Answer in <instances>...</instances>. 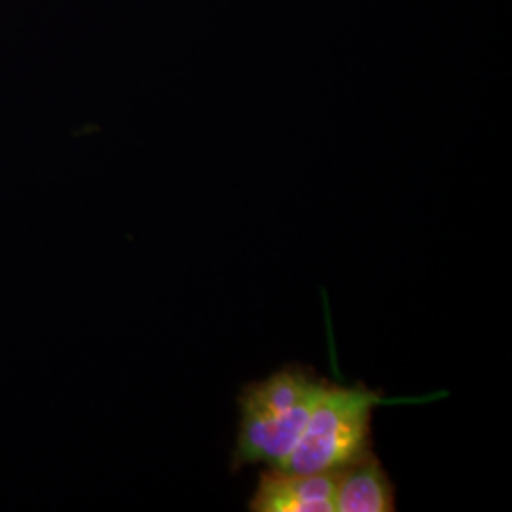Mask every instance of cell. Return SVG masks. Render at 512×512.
Masks as SVG:
<instances>
[{
  "label": "cell",
  "instance_id": "obj_1",
  "mask_svg": "<svg viewBox=\"0 0 512 512\" xmlns=\"http://www.w3.org/2000/svg\"><path fill=\"white\" fill-rule=\"evenodd\" d=\"M327 382L298 368L274 372L243 389L234 458L279 469L291 456Z\"/></svg>",
  "mask_w": 512,
  "mask_h": 512
},
{
  "label": "cell",
  "instance_id": "obj_2",
  "mask_svg": "<svg viewBox=\"0 0 512 512\" xmlns=\"http://www.w3.org/2000/svg\"><path fill=\"white\" fill-rule=\"evenodd\" d=\"M380 395L365 385H325L291 456L279 467L291 473H336L363 458Z\"/></svg>",
  "mask_w": 512,
  "mask_h": 512
},
{
  "label": "cell",
  "instance_id": "obj_3",
  "mask_svg": "<svg viewBox=\"0 0 512 512\" xmlns=\"http://www.w3.org/2000/svg\"><path fill=\"white\" fill-rule=\"evenodd\" d=\"M334 473H291L270 469L258 478L249 501L253 512H334Z\"/></svg>",
  "mask_w": 512,
  "mask_h": 512
},
{
  "label": "cell",
  "instance_id": "obj_4",
  "mask_svg": "<svg viewBox=\"0 0 512 512\" xmlns=\"http://www.w3.org/2000/svg\"><path fill=\"white\" fill-rule=\"evenodd\" d=\"M334 512L395 511V490L384 467L370 452L334 473Z\"/></svg>",
  "mask_w": 512,
  "mask_h": 512
}]
</instances>
